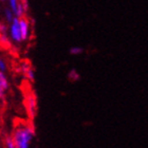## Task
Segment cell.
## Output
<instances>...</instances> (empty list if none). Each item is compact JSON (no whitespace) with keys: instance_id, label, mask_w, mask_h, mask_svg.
Returning <instances> with one entry per match:
<instances>
[{"instance_id":"cell-2","label":"cell","mask_w":148,"mask_h":148,"mask_svg":"<svg viewBox=\"0 0 148 148\" xmlns=\"http://www.w3.org/2000/svg\"><path fill=\"white\" fill-rule=\"evenodd\" d=\"M23 104H25V112L28 114L29 120L34 121L37 114V96L34 90L31 88L25 90V96H23Z\"/></svg>"},{"instance_id":"cell-12","label":"cell","mask_w":148,"mask_h":148,"mask_svg":"<svg viewBox=\"0 0 148 148\" xmlns=\"http://www.w3.org/2000/svg\"><path fill=\"white\" fill-rule=\"evenodd\" d=\"M9 32V25L0 22V34H8Z\"/></svg>"},{"instance_id":"cell-7","label":"cell","mask_w":148,"mask_h":148,"mask_svg":"<svg viewBox=\"0 0 148 148\" xmlns=\"http://www.w3.org/2000/svg\"><path fill=\"white\" fill-rule=\"evenodd\" d=\"M11 39L8 34H0V47L1 48H11Z\"/></svg>"},{"instance_id":"cell-5","label":"cell","mask_w":148,"mask_h":148,"mask_svg":"<svg viewBox=\"0 0 148 148\" xmlns=\"http://www.w3.org/2000/svg\"><path fill=\"white\" fill-rule=\"evenodd\" d=\"M2 15H3L4 20H5V23H8V25H10V23L14 20V18L16 17L15 14L13 13V11L10 9L9 6H4V9H3V11H2Z\"/></svg>"},{"instance_id":"cell-3","label":"cell","mask_w":148,"mask_h":148,"mask_svg":"<svg viewBox=\"0 0 148 148\" xmlns=\"http://www.w3.org/2000/svg\"><path fill=\"white\" fill-rule=\"evenodd\" d=\"M9 37L11 41L15 45L23 42L22 41L21 31H20V25H19V18L15 17L11 23L9 25Z\"/></svg>"},{"instance_id":"cell-11","label":"cell","mask_w":148,"mask_h":148,"mask_svg":"<svg viewBox=\"0 0 148 148\" xmlns=\"http://www.w3.org/2000/svg\"><path fill=\"white\" fill-rule=\"evenodd\" d=\"M70 54L71 55H80V54H83L84 52V48H82V47H72L71 49H70Z\"/></svg>"},{"instance_id":"cell-9","label":"cell","mask_w":148,"mask_h":148,"mask_svg":"<svg viewBox=\"0 0 148 148\" xmlns=\"http://www.w3.org/2000/svg\"><path fill=\"white\" fill-rule=\"evenodd\" d=\"M8 70H9V64H8L6 59L3 56L0 55V71L6 74Z\"/></svg>"},{"instance_id":"cell-10","label":"cell","mask_w":148,"mask_h":148,"mask_svg":"<svg viewBox=\"0 0 148 148\" xmlns=\"http://www.w3.org/2000/svg\"><path fill=\"white\" fill-rule=\"evenodd\" d=\"M25 79L28 80L29 83H34V80H35V72H34V69L31 68L30 70H29L27 73L25 74Z\"/></svg>"},{"instance_id":"cell-15","label":"cell","mask_w":148,"mask_h":148,"mask_svg":"<svg viewBox=\"0 0 148 148\" xmlns=\"http://www.w3.org/2000/svg\"><path fill=\"white\" fill-rule=\"evenodd\" d=\"M1 141H2V140H1V139H0V142H1Z\"/></svg>"},{"instance_id":"cell-4","label":"cell","mask_w":148,"mask_h":148,"mask_svg":"<svg viewBox=\"0 0 148 148\" xmlns=\"http://www.w3.org/2000/svg\"><path fill=\"white\" fill-rule=\"evenodd\" d=\"M19 25H20V31H21L22 41H29L32 35V23L28 16L19 18Z\"/></svg>"},{"instance_id":"cell-8","label":"cell","mask_w":148,"mask_h":148,"mask_svg":"<svg viewBox=\"0 0 148 148\" xmlns=\"http://www.w3.org/2000/svg\"><path fill=\"white\" fill-rule=\"evenodd\" d=\"M79 73L77 72V70H75V69H71L70 71H69L68 73V79L70 80V82H77V80L79 79Z\"/></svg>"},{"instance_id":"cell-13","label":"cell","mask_w":148,"mask_h":148,"mask_svg":"<svg viewBox=\"0 0 148 148\" xmlns=\"http://www.w3.org/2000/svg\"><path fill=\"white\" fill-rule=\"evenodd\" d=\"M5 95H6V91L2 88V86L0 85V101L3 102L5 99Z\"/></svg>"},{"instance_id":"cell-6","label":"cell","mask_w":148,"mask_h":148,"mask_svg":"<svg viewBox=\"0 0 148 148\" xmlns=\"http://www.w3.org/2000/svg\"><path fill=\"white\" fill-rule=\"evenodd\" d=\"M3 148H17L11 134H4L2 138Z\"/></svg>"},{"instance_id":"cell-14","label":"cell","mask_w":148,"mask_h":148,"mask_svg":"<svg viewBox=\"0 0 148 148\" xmlns=\"http://www.w3.org/2000/svg\"><path fill=\"white\" fill-rule=\"evenodd\" d=\"M4 1H6V0H0V2H4Z\"/></svg>"},{"instance_id":"cell-1","label":"cell","mask_w":148,"mask_h":148,"mask_svg":"<svg viewBox=\"0 0 148 148\" xmlns=\"http://www.w3.org/2000/svg\"><path fill=\"white\" fill-rule=\"evenodd\" d=\"M17 148H30L35 138V126L31 120H17L13 125L11 132Z\"/></svg>"}]
</instances>
